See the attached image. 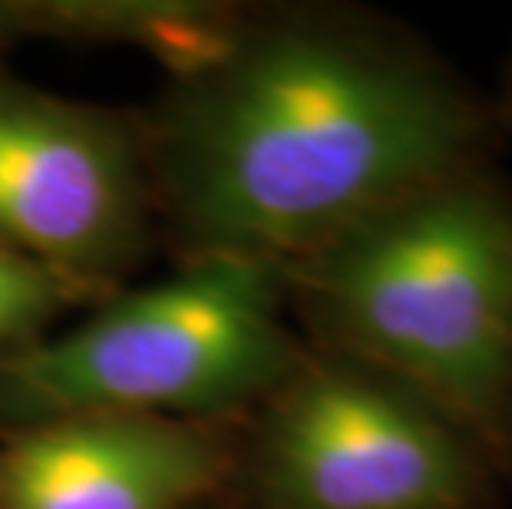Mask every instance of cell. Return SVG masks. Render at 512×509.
<instances>
[{
	"mask_svg": "<svg viewBox=\"0 0 512 509\" xmlns=\"http://www.w3.org/2000/svg\"><path fill=\"white\" fill-rule=\"evenodd\" d=\"M232 424L63 417L0 437V509H199L232 490Z\"/></svg>",
	"mask_w": 512,
	"mask_h": 509,
	"instance_id": "8992f818",
	"label": "cell"
},
{
	"mask_svg": "<svg viewBox=\"0 0 512 509\" xmlns=\"http://www.w3.org/2000/svg\"><path fill=\"white\" fill-rule=\"evenodd\" d=\"M110 295L0 245V357L43 341L67 311L100 305Z\"/></svg>",
	"mask_w": 512,
	"mask_h": 509,
	"instance_id": "52a82bcc",
	"label": "cell"
},
{
	"mask_svg": "<svg viewBox=\"0 0 512 509\" xmlns=\"http://www.w3.org/2000/svg\"><path fill=\"white\" fill-rule=\"evenodd\" d=\"M199 509H222V506H219V500H215V503H205V506H199Z\"/></svg>",
	"mask_w": 512,
	"mask_h": 509,
	"instance_id": "9c48e42d",
	"label": "cell"
},
{
	"mask_svg": "<svg viewBox=\"0 0 512 509\" xmlns=\"http://www.w3.org/2000/svg\"><path fill=\"white\" fill-rule=\"evenodd\" d=\"M24 17H20L17 0H0V70H4V53L10 50V43L24 40Z\"/></svg>",
	"mask_w": 512,
	"mask_h": 509,
	"instance_id": "ba28073f",
	"label": "cell"
},
{
	"mask_svg": "<svg viewBox=\"0 0 512 509\" xmlns=\"http://www.w3.org/2000/svg\"><path fill=\"white\" fill-rule=\"evenodd\" d=\"M275 265L195 258L113 291L80 324L0 357V437L63 417L235 424L304 357Z\"/></svg>",
	"mask_w": 512,
	"mask_h": 509,
	"instance_id": "3957f363",
	"label": "cell"
},
{
	"mask_svg": "<svg viewBox=\"0 0 512 509\" xmlns=\"http://www.w3.org/2000/svg\"><path fill=\"white\" fill-rule=\"evenodd\" d=\"M232 486L245 509H466L479 480L460 420L328 351L248 414Z\"/></svg>",
	"mask_w": 512,
	"mask_h": 509,
	"instance_id": "277c9868",
	"label": "cell"
},
{
	"mask_svg": "<svg viewBox=\"0 0 512 509\" xmlns=\"http://www.w3.org/2000/svg\"><path fill=\"white\" fill-rule=\"evenodd\" d=\"M331 354L407 384L460 424L512 384V205L466 172L281 268Z\"/></svg>",
	"mask_w": 512,
	"mask_h": 509,
	"instance_id": "7a4b0ae2",
	"label": "cell"
},
{
	"mask_svg": "<svg viewBox=\"0 0 512 509\" xmlns=\"http://www.w3.org/2000/svg\"><path fill=\"white\" fill-rule=\"evenodd\" d=\"M152 215L143 129L0 70V245L116 291Z\"/></svg>",
	"mask_w": 512,
	"mask_h": 509,
	"instance_id": "5b68a950",
	"label": "cell"
},
{
	"mask_svg": "<svg viewBox=\"0 0 512 509\" xmlns=\"http://www.w3.org/2000/svg\"><path fill=\"white\" fill-rule=\"evenodd\" d=\"M476 110L417 53L314 17H242L143 126L152 205L182 262L285 268L460 176Z\"/></svg>",
	"mask_w": 512,
	"mask_h": 509,
	"instance_id": "6da1fadb",
	"label": "cell"
}]
</instances>
